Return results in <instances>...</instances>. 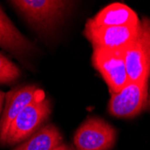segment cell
I'll return each mask as SVG.
<instances>
[{
  "mask_svg": "<svg viewBox=\"0 0 150 150\" xmlns=\"http://www.w3.org/2000/svg\"><path fill=\"white\" fill-rule=\"evenodd\" d=\"M11 3L34 28L48 31L63 18L73 2L61 0H16Z\"/></svg>",
  "mask_w": 150,
  "mask_h": 150,
  "instance_id": "obj_1",
  "label": "cell"
},
{
  "mask_svg": "<svg viewBox=\"0 0 150 150\" xmlns=\"http://www.w3.org/2000/svg\"><path fill=\"white\" fill-rule=\"evenodd\" d=\"M50 113V102L45 99L42 93L13 120L7 129L3 145H15L31 137L48 119Z\"/></svg>",
  "mask_w": 150,
  "mask_h": 150,
  "instance_id": "obj_2",
  "label": "cell"
},
{
  "mask_svg": "<svg viewBox=\"0 0 150 150\" xmlns=\"http://www.w3.org/2000/svg\"><path fill=\"white\" fill-rule=\"evenodd\" d=\"M129 82H147L150 76V19L140 21L139 32L124 50Z\"/></svg>",
  "mask_w": 150,
  "mask_h": 150,
  "instance_id": "obj_3",
  "label": "cell"
},
{
  "mask_svg": "<svg viewBox=\"0 0 150 150\" xmlns=\"http://www.w3.org/2000/svg\"><path fill=\"white\" fill-rule=\"evenodd\" d=\"M124 50L93 48V66L102 75L112 93H119L129 82L125 65Z\"/></svg>",
  "mask_w": 150,
  "mask_h": 150,
  "instance_id": "obj_4",
  "label": "cell"
},
{
  "mask_svg": "<svg viewBox=\"0 0 150 150\" xmlns=\"http://www.w3.org/2000/svg\"><path fill=\"white\" fill-rule=\"evenodd\" d=\"M116 130L103 120L91 118L76 130L74 143L77 150H111L116 142Z\"/></svg>",
  "mask_w": 150,
  "mask_h": 150,
  "instance_id": "obj_5",
  "label": "cell"
},
{
  "mask_svg": "<svg viewBox=\"0 0 150 150\" xmlns=\"http://www.w3.org/2000/svg\"><path fill=\"white\" fill-rule=\"evenodd\" d=\"M140 23L136 26H94L86 23L84 33L93 48L125 50L137 37Z\"/></svg>",
  "mask_w": 150,
  "mask_h": 150,
  "instance_id": "obj_6",
  "label": "cell"
},
{
  "mask_svg": "<svg viewBox=\"0 0 150 150\" xmlns=\"http://www.w3.org/2000/svg\"><path fill=\"white\" fill-rule=\"evenodd\" d=\"M146 101L147 82H129L119 93H112L108 110L115 117L130 119L142 112Z\"/></svg>",
  "mask_w": 150,
  "mask_h": 150,
  "instance_id": "obj_7",
  "label": "cell"
},
{
  "mask_svg": "<svg viewBox=\"0 0 150 150\" xmlns=\"http://www.w3.org/2000/svg\"><path fill=\"white\" fill-rule=\"evenodd\" d=\"M42 92L35 86L27 85L16 87L6 94V103L0 120V143L4 144L6 135L10 124L16 116L29 105L33 100L40 96Z\"/></svg>",
  "mask_w": 150,
  "mask_h": 150,
  "instance_id": "obj_8",
  "label": "cell"
},
{
  "mask_svg": "<svg viewBox=\"0 0 150 150\" xmlns=\"http://www.w3.org/2000/svg\"><path fill=\"white\" fill-rule=\"evenodd\" d=\"M87 23L94 26H136L140 21L137 13L128 6L113 3L102 9Z\"/></svg>",
  "mask_w": 150,
  "mask_h": 150,
  "instance_id": "obj_9",
  "label": "cell"
},
{
  "mask_svg": "<svg viewBox=\"0 0 150 150\" xmlns=\"http://www.w3.org/2000/svg\"><path fill=\"white\" fill-rule=\"evenodd\" d=\"M0 47L16 54L24 55L31 51L33 45L13 24L0 7Z\"/></svg>",
  "mask_w": 150,
  "mask_h": 150,
  "instance_id": "obj_10",
  "label": "cell"
},
{
  "mask_svg": "<svg viewBox=\"0 0 150 150\" xmlns=\"http://www.w3.org/2000/svg\"><path fill=\"white\" fill-rule=\"evenodd\" d=\"M62 136L53 125H47L33 134L15 150H53L60 146Z\"/></svg>",
  "mask_w": 150,
  "mask_h": 150,
  "instance_id": "obj_11",
  "label": "cell"
},
{
  "mask_svg": "<svg viewBox=\"0 0 150 150\" xmlns=\"http://www.w3.org/2000/svg\"><path fill=\"white\" fill-rule=\"evenodd\" d=\"M21 75L18 67L0 53V84H10Z\"/></svg>",
  "mask_w": 150,
  "mask_h": 150,
  "instance_id": "obj_12",
  "label": "cell"
},
{
  "mask_svg": "<svg viewBox=\"0 0 150 150\" xmlns=\"http://www.w3.org/2000/svg\"><path fill=\"white\" fill-rule=\"evenodd\" d=\"M5 98H6V94L2 91H0V113H1V112L3 111V105H4Z\"/></svg>",
  "mask_w": 150,
  "mask_h": 150,
  "instance_id": "obj_13",
  "label": "cell"
},
{
  "mask_svg": "<svg viewBox=\"0 0 150 150\" xmlns=\"http://www.w3.org/2000/svg\"><path fill=\"white\" fill-rule=\"evenodd\" d=\"M53 150H73V148H71L69 146H67V145H60L57 146L56 148H54Z\"/></svg>",
  "mask_w": 150,
  "mask_h": 150,
  "instance_id": "obj_14",
  "label": "cell"
}]
</instances>
